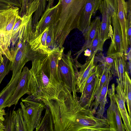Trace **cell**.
<instances>
[{
  "label": "cell",
  "instance_id": "obj_1",
  "mask_svg": "<svg viewBox=\"0 0 131 131\" xmlns=\"http://www.w3.org/2000/svg\"><path fill=\"white\" fill-rule=\"evenodd\" d=\"M87 0H59V3L53 25L57 47L61 48L70 32L78 28Z\"/></svg>",
  "mask_w": 131,
  "mask_h": 131
},
{
  "label": "cell",
  "instance_id": "obj_2",
  "mask_svg": "<svg viewBox=\"0 0 131 131\" xmlns=\"http://www.w3.org/2000/svg\"><path fill=\"white\" fill-rule=\"evenodd\" d=\"M32 62V67L29 70V89L31 94L35 99L44 103L57 99L60 91L50 83L48 54Z\"/></svg>",
  "mask_w": 131,
  "mask_h": 131
},
{
  "label": "cell",
  "instance_id": "obj_3",
  "mask_svg": "<svg viewBox=\"0 0 131 131\" xmlns=\"http://www.w3.org/2000/svg\"><path fill=\"white\" fill-rule=\"evenodd\" d=\"M71 50L66 53L63 52L58 62V70L59 78L63 84L72 93L75 97H77L76 92V77L78 72L77 62L72 58Z\"/></svg>",
  "mask_w": 131,
  "mask_h": 131
},
{
  "label": "cell",
  "instance_id": "obj_4",
  "mask_svg": "<svg viewBox=\"0 0 131 131\" xmlns=\"http://www.w3.org/2000/svg\"><path fill=\"white\" fill-rule=\"evenodd\" d=\"M20 103L27 131H33L40 123L42 114L45 109V104L37 100L31 95L25 99H21Z\"/></svg>",
  "mask_w": 131,
  "mask_h": 131
},
{
  "label": "cell",
  "instance_id": "obj_5",
  "mask_svg": "<svg viewBox=\"0 0 131 131\" xmlns=\"http://www.w3.org/2000/svg\"><path fill=\"white\" fill-rule=\"evenodd\" d=\"M20 8L11 6L0 11V42L8 45L11 42L13 27L21 17L19 15Z\"/></svg>",
  "mask_w": 131,
  "mask_h": 131
},
{
  "label": "cell",
  "instance_id": "obj_6",
  "mask_svg": "<svg viewBox=\"0 0 131 131\" xmlns=\"http://www.w3.org/2000/svg\"><path fill=\"white\" fill-rule=\"evenodd\" d=\"M34 13L24 15L14 25L12 35L11 52L14 51V46L18 41L28 42L29 41L33 32L32 16Z\"/></svg>",
  "mask_w": 131,
  "mask_h": 131
},
{
  "label": "cell",
  "instance_id": "obj_7",
  "mask_svg": "<svg viewBox=\"0 0 131 131\" xmlns=\"http://www.w3.org/2000/svg\"><path fill=\"white\" fill-rule=\"evenodd\" d=\"M115 88V84H112L111 88L108 89L107 91V94L110 99V103L107 110L106 118L111 131H125L122 117L114 99Z\"/></svg>",
  "mask_w": 131,
  "mask_h": 131
},
{
  "label": "cell",
  "instance_id": "obj_8",
  "mask_svg": "<svg viewBox=\"0 0 131 131\" xmlns=\"http://www.w3.org/2000/svg\"><path fill=\"white\" fill-rule=\"evenodd\" d=\"M107 6L111 14L112 22L113 27V37L107 51V56L123 54L124 53L122 33L117 13L111 6L108 5Z\"/></svg>",
  "mask_w": 131,
  "mask_h": 131
},
{
  "label": "cell",
  "instance_id": "obj_9",
  "mask_svg": "<svg viewBox=\"0 0 131 131\" xmlns=\"http://www.w3.org/2000/svg\"><path fill=\"white\" fill-rule=\"evenodd\" d=\"M102 0H87L82 11L79 23L78 29L84 36L91 23V18L99 10Z\"/></svg>",
  "mask_w": 131,
  "mask_h": 131
},
{
  "label": "cell",
  "instance_id": "obj_10",
  "mask_svg": "<svg viewBox=\"0 0 131 131\" xmlns=\"http://www.w3.org/2000/svg\"><path fill=\"white\" fill-rule=\"evenodd\" d=\"M29 70L27 67L23 68L16 89L9 100L8 107L17 105L20 99L25 94H31L29 89Z\"/></svg>",
  "mask_w": 131,
  "mask_h": 131
},
{
  "label": "cell",
  "instance_id": "obj_11",
  "mask_svg": "<svg viewBox=\"0 0 131 131\" xmlns=\"http://www.w3.org/2000/svg\"><path fill=\"white\" fill-rule=\"evenodd\" d=\"M99 10L102 16V20L99 28V35L101 39L105 42L110 38L112 39L113 35L111 25V15L105 0H102Z\"/></svg>",
  "mask_w": 131,
  "mask_h": 131
},
{
  "label": "cell",
  "instance_id": "obj_12",
  "mask_svg": "<svg viewBox=\"0 0 131 131\" xmlns=\"http://www.w3.org/2000/svg\"><path fill=\"white\" fill-rule=\"evenodd\" d=\"M64 48L57 47L48 54L50 72V83L60 91L62 88L63 84L58 74V65L60 57L63 52Z\"/></svg>",
  "mask_w": 131,
  "mask_h": 131
},
{
  "label": "cell",
  "instance_id": "obj_13",
  "mask_svg": "<svg viewBox=\"0 0 131 131\" xmlns=\"http://www.w3.org/2000/svg\"><path fill=\"white\" fill-rule=\"evenodd\" d=\"M117 85L115 88L116 92L114 98L118 110L122 118L125 130L131 131V118L129 115L126 108L125 98L123 89L121 87L118 79H116Z\"/></svg>",
  "mask_w": 131,
  "mask_h": 131
},
{
  "label": "cell",
  "instance_id": "obj_14",
  "mask_svg": "<svg viewBox=\"0 0 131 131\" xmlns=\"http://www.w3.org/2000/svg\"><path fill=\"white\" fill-rule=\"evenodd\" d=\"M117 16L122 31L124 53L126 54L127 52L129 47L127 43L126 32L128 3L125 0H117Z\"/></svg>",
  "mask_w": 131,
  "mask_h": 131
},
{
  "label": "cell",
  "instance_id": "obj_15",
  "mask_svg": "<svg viewBox=\"0 0 131 131\" xmlns=\"http://www.w3.org/2000/svg\"><path fill=\"white\" fill-rule=\"evenodd\" d=\"M127 60L124 53L116 54L110 69L112 75L118 77L123 89L125 83V72L128 71Z\"/></svg>",
  "mask_w": 131,
  "mask_h": 131
},
{
  "label": "cell",
  "instance_id": "obj_16",
  "mask_svg": "<svg viewBox=\"0 0 131 131\" xmlns=\"http://www.w3.org/2000/svg\"><path fill=\"white\" fill-rule=\"evenodd\" d=\"M94 56L91 60L86 61L83 64H81L78 62L77 63L78 67L79 68H80V69L76 77L77 92L82 93L88 77L96 65L94 63Z\"/></svg>",
  "mask_w": 131,
  "mask_h": 131
},
{
  "label": "cell",
  "instance_id": "obj_17",
  "mask_svg": "<svg viewBox=\"0 0 131 131\" xmlns=\"http://www.w3.org/2000/svg\"><path fill=\"white\" fill-rule=\"evenodd\" d=\"M59 4L58 2L56 5L46 9L37 23L33 34H40L47 28L53 25Z\"/></svg>",
  "mask_w": 131,
  "mask_h": 131
},
{
  "label": "cell",
  "instance_id": "obj_18",
  "mask_svg": "<svg viewBox=\"0 0 131 131\" xmlns=\"http://www.w3.org/2000/svg\"><path fill=\"white\" fill-rule=\"evenodd\" d=\"M49 28V27L47 28L40 34L35 35L32 33L28 42L32 51L43 54H47L50 53L46 44V38Z\"/></svg>",
  "mask_w": 131,
  "mask_h": 131
},
{
  "label": "cell",
  "instance_id": "obj_19",
  "mask_svg": "<svg viewBox=\"0 0 131 131\" xmlns=\"http://www.w3.org/2000/svg\"><path fill=\"white\" fill-rule=\"evenodd\" d=\"M21 73L12 74L9 83L0 92V110L8 107L9 100L16 89Z\"/></svg>",
  "mask_w": 131,
  "mask_h": 131
},
{
  "label": "cell",
  "instance_id": "obj_20",
  "mask_svg": "<svg viewBox=\"0 0 131 131\" xmlns=\"http://www.w3.org/2000/svg\"><path fill=\"white\" fill-rule=\"evenodd\" d=\"M99 81V77L96 75L81 93V95L79 100L80 104L82 107L90 108L92 110V106L95 98V89Z\"/></svg>",
  "mask_w": 131,
  "mask_h": 131
},
{
  "label": "cell",
  "instance_id": "obj_21",
  "mask_svg": "<svg viewBox=\"0 0 131 131\" xmlns=\"http://www.w3.org/2000/svg\"><path fill=\"white\" fill-rule=\"evenodd\" d=\"M112 75H110L106 81L102 88L96 102L92 107V111L96 115V117L99 118H102L105 111V106L107 103V95L108 85L112 79Z\"/></svg>",
  "mask_w": 131,
  "mask_h": 131
},
{
  "label": "cell",
  "instance_id": "obj_22",
  "mask_svg": "<svg viewBox=\"0 0 131 131\" xmlns=\"http://www.w3.org/2000/svg\"><path fill=\"white\" fill-rule=\"evenodd\" d=\"M101 21L100 17L97 16L91 22L89 28L84 37L85 42L81 49L76 53V56L74 59L77 60L79 56L85 50L88 49L93 41L96 31L99 28Z\"/></svg>",
  "mask_w": 131,
  "mask_h": 131
},
{
  "label": "cell",
  "instance_id": "obj_23",
  "mask_svg": "<svg viewBox=\"0 0 131 131\" xmlns=\"http://www.w3.org/2000/svg\"><path fill=\"white\" fill-rule=\"evenodd\" d=\"M96 74L99 78V81L98 87L95 92V99L92 106L97 102L102 89L107 80L111 75H112L109 68L99 63L97 64Z\"/></svg>",
  "mask_w": 131,
  "mask_h": 131
},
{
  "label": "cell",
  "instance_id": "obj_24",
  "mask_svg": "<svg viewBox=\"0 0 131 131\" xmlns=\"http://www.w3.org/2000/svg\"><path fill=\"white\" fill-rule=\"evenodd\" d=\"M43 117L36 128V131H54L53 117L49 108L46 106Z\"/></svg>",
  "mask_w": 131,
  "mask_h": 131
},
{
  "label": "cell",
  "instance_id": "obj_25",
  "mask_svg": "<svg viewBox=\"0 0 131 131\" xmlns=\"http://www.w3.org/2000/svg\"><path fill=\"white\" fill-rule=\"evenodd\" d=\"M99 28L97 30L94 38L88 49L90 52V56L87 57L86 60L91 59L98 51H102L105 42L100 38L99 35Z\"/></svg>",
  "mask_w": 131,
  "mask_h": 131
},
{
  "label": "cell",
  "instance_id": "obj_26",
  "mask_svg": "<svg viewBox=\"0 0 131 131\" xmlns=\"http://www.w3.org/2000/svg\"><path fill=\"white\" fill-rule=\"evenodd\" d=\"M128 114L131 118V81L128 71L125 72V81L123 89Z\"/></svg>",
  "mask_w": 131,
  "mask_h": 131
},
{
  "label": "cell",
  "instance_id": "obj_27",
  "mask_svg": "<svg viewBox=\"0 0 131 131\" xmlns=\"http://www.w3.org/2000/svg\"><path fill=\"white\" fill-rule=\"evenodd\" d=\"M15 131H27V126L21 108L13 110Z\"/></svg>",
  "mask_w": 131,
  "mask_h": 131
},
{
  "label": "cell",
  "instance_id": "obj_28",
  "mask_svg": "<svg viewBox=\"0 0 131 131\" xmlns=\"http://www.w3.org/2000/svg\"><path fill=\"white\" fill-rule=\"evenodd\" d=\"M115 55L107 56L105 57L101 52L96 53L94 56V61L95 65L97 64L98 62L102 64L109 68L111 67L114 59L115 56Z\"/></svg>",
  "mask_w": 131,
  "mask_h": 131
},
{
  "label": "cell",
  "instance_id": "obj_29",
  "mask_svg": "<svg viewBox=\"0 0 131 131\" xmlns=\"http://www.w3.org/2000/svg\"><path fill=\"white\" fill-rule=\"evenodd\" d=\"M47 0H39V4L32 18V30L34 32L41 16L46 10Z\"/></svg>",
  "mask_w": 131,
  "mask_h": 131
},
{
  "label": "cell",
  "instance_id": "obj_30",
  "mask_svg": "<svg viewBox=\"0 0 131 131\" xmlns=\"http://www.w3.org/2000/svg\"><path fill=\"white\" fill-rule=\"evenodd\" d=\"M3 56V60L0 63V85L4 78L11 70L12 63L5 55Z\"/></svg>",
  "mask_w": 131,
  "mask_h": 131
},
{
  "label": "cell",
  "instance_id": "obj_31",
  "mask_svg": "<svg viewBox=\"0 0 131 131\" xmlns=\"http://www.w3.org/2000/svg\"><path fill=\"white\" fill-rule=\"evenodd\" d=\"M3 123L5 127L4 131H15L13 111H8L6 113Z\"/></svg>",
  "mask_w": 131,
  "mask_h": 131
},
{
  "label": "cell",
  "instance_id": "obj_32",
  "mask_svg": "<svg viewBox=\"0 0 131 131\" xmlns=\"http://www.w3.org/2000/svg\"><path fill=\"white\" fill-rule=\"evenodd\" d=\"M39 3V0H22L19 12V16L22 17L27 14L29 11Z\"/></svg>",
  "mask_w": 131,
  "mask_h": 131
},
{
  "label": "cell",
  "instance_id": "obj_33",
  "mask_svg": "<svg viewBox=\"0 0 131 131\" xmlns=\"http://www.w3.org/2000/svg\"><path fill=\"white\" fill-rule=\"evenodd\" d=\"M46 44L50 52L57 47L55 41L53 25L49 27L46 38Z\"/></svg>",
  "mask_w": 131,
  "mask_h": 131
},
{
  "label": "cell",
  "instance_id": "obj_34",
  "mask_svg": "<svg viewBox=\"0 0 131 131\" xmlns=\"http://www.w3.org/2000/svg\"><path fill=\"white\" fill-rule=\"evenodd\" d=\"M128 3V13L127 19L126 35L128 44L130 46L131 42V0H129Z\"/></svg>",
  "mask_w": 131,
  "mask_h": 131
},
{
  "label": "cell",
  "instance_id": "obj_35",
  "mask_svg": "<svg viewBox=\"0 0 131 131\" xmlns=\"http://www.w3.org/2000/svg\"><path fill=\"white\" fill-rule=\"evenodd\" d=\"M22 0H0V2L20 8Z\"/></svg>",
  "mask_w": 131,
  "mask_h": 131
},
{
  "label": "cell",
  "instance_id": "obj_36",
  "mask_svg": "<svg viewBox=\"0 0 131 131\" xmlns=\"http://www.w3.org/2000/svg\"><path fill=\"white\" fill-rule=\"evenodd\" d=\"M107 4L110 5L117 13L118 9L117 0H105Z\"/></svg>",
  "mask_w": 131,
  "mask_h": 131
},
{
  "label": "cell",
  "instance_id": "obj_37",
  "mask_svg": "<svg viewBox=\"0 0 131 131\" xmlns=\"http://www.w3.org/2000/svg\"><path fill=\"white\" fill-rule=\"evenodd\" d=\"M11 6L0 2V11L5 9Z\"/></svg>",
  "mask_w": 131,
  "mask_h": 131
},
{
  "label": "cell",
  "instance_id": "obj_38",
  "mask_svg": "<svg viewBox=\"0 0 131 131\" xmlns=\"http://www.w3.org/2000/svg\"><path fill=\"white\" fill-rule=\"evenodd\" d=\"M54 0H47V1H48V3L46 9L48 8H50L53 6Z\"/></svg>",
  "mask_w": 131,
  "mask_h": 131
},
{
  "label": "cell",
  "instance_id": "obj_39",
  "mask_svg": "<svg viewBox=\"0 0 131 131\" xmlns=\"http://www.w3.org/2000/svg\"><path fill=\"white\" fill-rule=\"evenodd\" d=\"M5 127L4 126L3 121L0 119V131H4Z\"/></svg>",
  "mask_w": 131,
  "mask_h": 131
}]
</instances>
